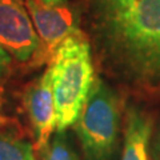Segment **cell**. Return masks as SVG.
Listing matches in <instances>:
<instances>
[{
    "mask_svg": "<svg viewBox=\"0 0 160 160\" xmlns=\"http://www.w3.org/2000/svg\"><path fill=\"white\" fill-rule=\"evenodd\" d=\"M109 47L138 80L160 83V0H106Z\"/></svg>",
    "mask_w": 160,
    "mask_h": 160,
    "instance_id": "6da1fadb",
    "label": "cell"
},
{
    "mask_svg": "<svg viewBox=\"0 0 160 160\" xmlns=\"http://www.w3.org/2000/svg\"><path fill=\"white\" fill-rule=\"evenodd\" d=\"M56 109V132L73 126L95 82L91 47L78 31L68 36L49 60Z\"/></svg>",
    "mask_w": 160,
    "mask_h": 160,
    "instance_id": "7a4b0ae2",
    "label": "cell"
},
{
    "mask_svg": "<svg viewBox=\"0 0 160 160\" xmlns=\"http://www.w3.org/2000/svg\"><path fill=\"white\" fill-rule=\"evenodd\" d=\"M73 128L84 160H111L119 140L120 102L102 79H95Z\"/></svg>",
    "mask_w": 160,
    "mask_h": 160,
    "instance_id": "3957f363",
    "label": "cell"
},
{
    "mask_svg": "<svg viewBox=\"0 0 160 160\" xmlns=\"http://www.w3.org/2000/svg\"><path fill=\"white\" fill-rule=\"evenodd\" d=\"M0 47L18 62H43L42 44L24 0H0Z\"/></svg>",
    "mask_w": 160,
    "mask_h": 160,
    "instance_id": "277c9868",
    "label": "cell"
},
{
    "mask_svg": "<svg viewBox=\"0 0 160 160\" xmlns=\"http://www.w3.org/2000/svg\"><path fill=\"white\" fill-rule=\"evenodd\" d=\"M40 44L43 60L49 59L64 40L78 32L73 11L66 3L47 4L42 0H24Z\"/></svg>",
    "mask_w": 160,
    "mask_h": 160,
    "instance_id": "5b68a950",
    "label": "cell"
},
{
    "mask_svg": "<svg viewBox=\"0 0 160 160\" xmlns=\"http://www.w3.org/2000/svg\"><path fill=\"white\" fill-rule=\"evenodd\" d=\"M23 100L33 133L35 151H40L56 131V109L49 67L26 89Z\"/></svg>",
    "mask_w": 160,
    "mask_h": 160,
    "instance_id": "8992f818",
    "label": "cell"
},
{
    "mask_svg": "<svg viewBox=\"0 0 160 160\" xmlns=\"http://www.w3.org/2000/svg\"><path fill=\"white\" fill-rule=\"evenodd\" d=\"M153 122L146 112L139 108H129L127 112L124 146L120 160H151V142Z\"/></svg>",
    "mask_w": 160,
    "mask_h": 160,
    "instance_id": "52a82bcc",
    "label": "cell"
},
{
    "mask_svg": "<svg viewBox=\"0 0 160 160\" xmlns=\"http://www.w3.org/2000/svg\"><path fill=\"white\" fill-rule=\"evenodd\" d=\"M0 126V160H38L29 140L19 138Z\"/></svg>",
    "mask_w": 160,
    "mask_h": 160,
    "instance_id": "ba28073f",
    "label": "cell"
},
{
    "mask_svg": "<svg viewBox=\"0 0 160 160\" xmlns=\"http://www.w3.org/2000/svg\"><path fill=\"white\" fill-rule=\"evenodd\" d=\"M38 152V160H80L66 131L52 135L47 146Z\"/></svg>",
    "mask_w": 160,
    "mask_h": 160,
    "instance_id": "9c48e42d",
    "label": "cell"
},
{
    "mask_svg": "<svg viewBox=\"0 0 160 160\" xmlns=\"http://www.w3.org/2000/svg\"><path fill=\"white\" fill-rule=\"evenodd\" d=\"M11 63H12V56L4 48L0 47V79L8 73Z\"/></svg>",
    "mask_w": 160,
    "mask_h": 160,
    "instance_id": "30bf717a",
    "label": "cell"
},
{
    "mask_svg": "<svg viewBox=\"0 0 160 160\" xmlns=\"http://www.w3.org/2000/svg\"><path fill=\"white\" fill-rule=\"evenodd\" d=\"M9 120L6 115H3L2 113V104H0V126H7V124H9Z\"/></svg>",
    "mask_w": 160,
    "mask_h": 160,
    "instance_id": "8fae6325",
    "label": "cell"
},
{
    "mask_svg": "<svg viewBox=\"0 0 160 160\" xmlns=\"http://www.w3.org/2000/svg\"><path fill=\"white\" fill-rule=\"evenodd\" d=\"M42 2L47 4H62V3H66L67 0H42Z\"/></svg>",
    "mask_w": 160,
    "mask_h": 160,
    "instance_id": "7c38bea8",
    "label": "cell"
},
{
    "mask_svg": "<svg viewBox=\"0 0 160 160\" xmlns=\"http://www.w3.org/2000/svg\"><path fill=\"white\" fill-rule=\"evenodd\" d=\"M158 151L160 152V139H159V148H158Z\"/></svg>",
    "mask_w": 160,
    "mask_h": 160,
    "instance_id": "4fadbf2b",
    "label": "cell"
}]
</instances>
